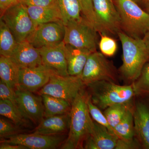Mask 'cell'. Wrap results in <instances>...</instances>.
<instances>
[{
	"instance_id": "obj_7",
	"label": "cell",
	"mask_w": 149,
	"mask_h": 149,
	"mask_svg": "<svg viewBox=\"0 0 149 149\" xmlns=\"http://www.w3.org/2000/svg\"><path fill=\"white\" fill-rule=\"evenodd\" d=\"M86 87L80 76H62L52 73L49 80L39 91L40 95H49L72 103Z\"/></svg>"
},
{
	"instance_id": "obj_14",
	"label": "cell",
	"mask_w": 149,
	"mask_h": 149,
	"mask_svg": "<svg viewBox=\"0 0 149 149\" xmlns=\"http://www.w3.org/2000/svg\"><path fill=\"white\" fill-rule=\"evenodd\" d=\"M52 73L43 65L21 68L19 78V87L32 93L36 92L48 83Z\"/></svg>"
},
{
	"instance_id": "obj_13",
	"label": "cell",
	"mask_w": 149,
	"mask_h": 149,
	"mask_svg": "<svg viewBox=\"0 0 149 149\" xmlns=\"http://www.w3.org/2000/svg\"><path fill=\"white\" fill-rule=\"evenodd\" d=\"M42 63L52 73L62 76H68L65 43L39 49Z\"/></svg>"
},
{
	"instance_id": "obj_16",
	"label": "cell",
	"mask_w": 149,
	"mask_h": 149,
	"mask_svg": "<svg viewBox=\"0 0 149 149\" xmlns=\"http://www.w3.org/2000/svg\"><path fill=\"white\" fill-rule=\"evenodd\" d=\"M135 137L142 149H149V106L145 102H138L133 109Z\"/></svg>"
},
{
	"instance_id": "obj_39",
	"label": "cell",
	"mask_w": 149,
	"mask_h": 149,
	"mask_svg": "<svg viewBox=\"0 0 149 149\" xmlns=\"http://www.w3.org/2000/svg\"><path fill=\"white\" fill-rule=\"evenodd\" d=\"M143 1L145 3L146 11L149 13V0H143Z\"/></svg>"
},
{
	"instance_id": "obj_22",
	"label": "cell",
	"mask_w": 149,
	"mask_h": 149,
	"mask_svg": "<svg viewBox=\"0 0 149 149\" xmlns=\"http://www.w3.org/2000/svg\"><path fill=\"white\" fill-rule=\"evenodd\" d=\"M44 106V117L65 114L69 112L71 103L70 102L49 95H40Z\"/></svg>"
},
{
	"instance_id": "obj_32",
	"label": "cell",
	"mask_w": 149,
	"mask_h": 149,
	"mask_svg": "<svg viewBox=\"0 0 149 149\" xmlns=\"http://www.w3.org/2000/svg\"><path fill=\"white\" fill-rule=\"evenodd\" d=\"M18 127L1 117L0 118V137L1 139H8L18 134Z\"/></svg>"
},
{
	"instance_id": "obj_31",
	"label": "cell",
	"mask_w": 149,
	"mask_h": 149,
	"mask_svg": "<svg viewBox=\"0 0 149 149\" xmlns=\"http://www.w3.org/2000/svg\"><path fill=\"white\" fill-rule=\"evenodd\" d=\"M78 1L81 6L82 15L97 30V23L93 7V0Z\"/></svg>"
},
{
	"instance_id": "obj_11",
	"label": "cell",
	"mask_w": 149,
	"mask_h": 149,
	"mask_svg": "<svg viewBox=\"0 0 149 149\" xmlns=\"http://www.w3.org/2000/svg\"><path fill=\"white\" fill-rule=\"evenodd\" d=\"M65 136L61 134L44 135L37 133L17 134L1 142L22 145L28 149H54L61 147Z\"/></svg>"
},
{
	"instance_id": "obj_19",
	"label": "cell",
	"mask_w": 149,
	"mask_h": 149,
	"mask_svg": "<svg viewBox=\"0 0 149 149\" xmlns=\"http://www.w3.org/2000/svg\"><path fill=\"white\" fill-rule=\"evenodd\" d=\"M65 52L68 74L80 76L89 56L92 52L86 49L75 47L65 44Z\"/></svg>"
},
{
	"instance_id": "obj_40",
	"label": "cell",
	"mask_w": 149,
	"mask_h": 149,
	"mask_svg": "<svg viewBox=\"0 0 149 149\" xmlns=\"http://www.w3.org/2000/svg\"><path fill=\"white\" fill-rule=\"evenodd\" d=\"M133 1H135L136 2V3H138V2H139L140 1H142V0H133Z\"/></svg>"
},
{
	"instance_id": "obj_9",
	"label": "cell",
	"mask_w": 149,
	"mask_h": 149,
	"mask_svg": "<svg viewBox=\"0 0 149 149\" xmlns=\"http://www.w3.org/2000/svg\"><path fill=\"white\" fill-rule=\"evenodd\" d=\"M113 0H93L97 30L100 34L118 36L121 31L119 13Z\"/></svg>"
},
{
	"instance_id": "obj_35",
	"label": "cell",
	"mask_w": 149,
	"mask_h": 149,
	"mask_svg": "<svg viewBox=\"0 0 149 149\" xmlns=\"http://www.w3.org/2000/svg\"><path fill=\"white\" fill-rule=\"evenodd\" d=\"M142 149L139 141L135 137L130 140L118 139L115 149Z\"/></svg>"
},
{
	"instance_id": "obj_26",
	"label": "cell",
	"mask_w": 149,
	"mask_h": 149,
	"mask_svg": "<svg viewBox=\"0 0 149 149\" xmlns=\"http://www.w3.org/2000/svg\"><path fill=\"white\" fill-rule=\"evenodd\" d=\"M18 43L9 28L2 19L0 20V54L9 57Z\"/></svg>"
},
{
	"instance_id": "obj_42",
	"label": "cell",
	"mask_w": 149,
	"mask_h": 149,
	"mask_svg": "<svg viewBox=\"0 0 149 149\" xmlns=\"http://www.w3.org/2000/svg\"><path fill=\"white\" fill-rule=\"evenodd\" d=\"M113 1H115V0H113Z\"/></svg>"
},
{
	"instance_id": "obj_25",
	"label": "cell",
	"mask_w": 149,
	"mask_h": 149,
	"mask_svg": "<svg viewBox=\"0 0 149 149\" xmlns=\"http://www.w3.org/2000/svg\"><path fill=\"white\" fill-rule=\"evenodd\" d=\"M0 114L12 121L17 127L25 126L27 119L18 107L8 100H0Z\"/></svg>"
},
{
	"instance_id": "obj_41",
	"label": "cell",
	"mask_w": 149,
	"mask_h": 149,
	"mask_svg": "<svg viewBox=\"0 0 149 149\" xmlns=\"http://www.w3.org/2000/svg\"><path fill=\"white\" fill-rule=\"evenodd\" d=\"M143 1V0H142V1Z\"/></svg>"
},
{
	"instance_id": "obj_37",
	"label": "cell",
	"mask_w": 149,
	"mask_h": 149,
	"mask_svg": "<svg viewBox=\"0 0 149 149\" xmlns=\"http://www.w3.org/2000/svg\"><path fill=\"white\" fill-rule=\"evenodd\" d=\"M0 149H28V148L27 147L22 145L1 142Z\"/></svg>"
},
{
	"instance_id": "obj_10",
	"label": "cell",
	"mask_w": 149,
	"mask_h": 149,
	"mask_svg": "<svg viewBox=\"0 0 149 149\" xmlns=\"http://www.w3.org/2000/svg\"><path fill=\"white\" fill-rule=\"evenodd\" d=\"M64 35L62 22H49L37 26L26 40L39 49L60 44L63 41Z\"/></svg>"
},
{
	"instance_id": "obj_28",
	"label": "cell",
	"mask_w": 149,
	"mask_h": 149,
	"mask_svg": "<svg viewBox=\"0 0 149 149\" xmlns=\"http://www.w3.org/2000/svg\"><path fill=\"white\" fill-rule=\"evenodd\" d=\"M132 84L136 96L149 94V62L145 64L139 78Z\"/></svg>"
},
{
	"instance_id": "obj_23",
	"label": "cell",
	"mask_w": 149,
	"mask_h": 149,
	"mask_svg": "<svg viewBox=\"0 0 149 149\" xmlns=\"http://www.w3.org/2000/svg\"><path fill=\"white\" fill-rule=\"evenodd\" d=\"M64 25L77 21L83 17L81 6L78 0H57Z\"/></svg>"
},
{
	"instance_id": "obj_33",
	"label": "cell",
	"mask_w": 149,
	"mask_h": 149,
	"mask_svg": "<svg viewBox=\"0 0 149 149\" xmlns=\"http://www.w3.org/2000/svg\"><path fill=\"white\" fill-rule=\"evenodd\" d=\"M0 100H8L17 107L15 91L9 87L1 80H0Z\"/></svg>"
},
{
	"instance_id": "obj_29",
	"label": "cell",
	"mask_w": 149,
	"mask_h": 149,
	"mask_svg": "<svg viewBox=\"0 0 149 149\" xmlns=\"http://www.w3.org/2000/svg\"><path fill=\"white\" fill-rule=\"evenodd\" d=\"M87 104L89 112L93 120L100 125H103L107 128L110 132L115 134L113 128L110 125L103 112L101 111V110L93 103L88 94Z\"/></svg>"
},
{
	"instance_id": "obj_21",
	"label": "cell",
	"mask_w": 149,
	"mask_h": 149,
	"mask_svg": "<svg viewBox=\"0 0 149 149\" xmlns=\"http://www.w3.org/2000/svg\"><path fill=\"white\" fill-rule=\"evenodd\" d=\"M20 68L10 58L4 56L0 57L1 80L15 91L19 86Z\"/></svg>"
},
{
	"instance_id": "obj_20",
	"label": "cell",
	"mask_w": 149,
	"mask_h": 149,
	"mask_svg": "<svg viewBox=\"0 0 149 149\" xmlns=\"http://www.w3.org/2000/svg\"><path fill=\"white\" fill-rule=\"evenodd\" d=\"M27 12L35 28L45 23L52 22H63L59 9L35 6H26Z\"/></svg>"
},
{
	"instance_id": "obj_8",
	"label": "cell",
	"mask_w": 149,
	"mask_h": 149,
	"mask_svg": "<svg viewBox=\"0 0 149 149\" xmlns=\"http://www.w3.org/2000/svg\"><path fill=\"white\" fill-rule=\"evenodd\" d=\"M17 42L26 41L35 27L27 8L20 2L8 9L1 16Z\"/></svg>"
},
{
	"instance_id": "obj_12",
	"label": "cell",
	"mask_w": 149,
	"mask_h": 149,
	"mask_svg": "<svg viewBox=\"0 0 149 149\" xmlns=\"http://www.w3.org/2000/svg\"><path fill=\"white\" fill-rule=\"evenodd\" d=\"M17 107L28 120L39 124L44 118V106L42 96L19 87L15 90Z\"/></svg>"
},
{
	"instance_id": "obj_2",
	"label": "cell",
	"mask_w": 149,
	"mask_h": 149,
	"mask_svg": "<svg viewBox=\"0 0 149 149\" xmlns=\"http://www.w3.org/2000/svg\"><path fill=\"white\" fill-rule=\"evenodd\" d=\"M122 45V64L118 72L123 79L132 84L139 77L149 60V52L143 39L134 38L121 31L118 33Z\"/></svg>"
},
{
	"instance_id": "obj_17",
	"label": "cell",
	"mask_w": 149,
	"mask_h": 149,
	"mask_svg": "<svg viewBox=\"0 0 149 149\" xmlns=\"http://www.w3.org/2000/svg\"><path fill=\"white\" fill-rule=\"evenodd\" d=\"M9 58L20 69L42 65L39 49L33 47L27 40L18 43Z\"/></svg>"
},
{
	"instance_id": "obj_30",
	"label": "cell",
	"mask_w": 149,
	"mask_h": 149,
	"mask_svg": "<svg viewBox=\"0 0 149 149\" xmlns=\"http://www.w3.org/2000/svg\"><path fill=\"white\" fill-rule=\"evenodd\" d=\"M98 47L101 52L105 56L111 57L117 51L118 46L116 41L109 35L100 34Z\"/></svg>"
},
{
	"instance_id": "obj_34",
	"label": "cell",
	"mask_w": 149,
	"mask_h": 149,
	"mask_svg": "<svg viewBox=\"0 0 149 149\" xmlns=\"http://www.w3.org/2000/svg\"><path fill=\"white\" fill-rule=\"evenodd\" d=\"M20 2L26 6H35L59 9L57 0H21Z\"/></svg>"
},
{
	"instance_id": "obj_15",
	"label": "cell",
	"mask_w": 149,
	"mask_h": 149,
	"mask_svg": "<svg viewBox=\"0 0 149 149\" xmlns=\"http://www.w3.org/2000/svg\"><path fill=\"white\" fill-rule=\"evenodd\" d=\"M118 139L116 134L94 121L91 133L84 141L83 149H115Z\"/></svg>"
},
{
	"instance_id": "obj_36",
	"label": "cell",
	"mask_w": 149,
	"mask_h": 149,
	"mask_svg": "<svg viewBox=\"0 0 149 149\" xmlns=\"http://www.w3.org/2000/svg\"><path fill=\"white\" fill-rule=\"evenodd\" d=\"M21 0H0V15L3 14L8 9L14 5L20 3Z\"/></svg>"
},
{
	"instance_id": "obj_3",
	"label": "cell",
	"mask_w": 149,
	"mask_h": 149,
	"mask_svg": "<svg viewBox=\"0 0 149 149\" xmlns=\"http://www.w3.org/2000/svg\"><path fill=\"white\" fill-rule=\"evenodd\" d=\"M86 87L91 101L101 110L115 104L130 101L136 96L133 84L120 85L100 80L90 83Z\"/></svg>"
},
{
	"instance_id": "obj_5",
	"label": "cell",
	"mask_w": 149,
	"mask_h": 149,
	"mask_svg": "<svg viewBox=\"0 0 149 149\" xmlns=\"http://www.w3.org/2000/svg\"><path fill=\"white\" fill-rule=\"evenodd\" d=\"M64 25L65 44L86 49L92 53L97 51L98 32L85 17L83 16L80 20L70 22Z\"/></svg>"
},
{
	"instance_id": "obj_27",
	"label": "cell",
	"mask_w": 149,
	"mask_h": 149,
	"mask_svg": "<svg viewBox=\"0 0 149 149\" xmlns=\"http://www.w3.org/2000/svg\"><path fill=\"white\" fill-rule=\"evenodd\" d=\"M133 109L134 107L130 109L113 128L115 134L119 139L130 140L135 137Z\"/></svg>"
},
{
	"instance_id": "obj_38",
	"label": "cell",
	"mask_w": 149,
	"mask_h": 149,
	"mask_svg": "<svg viewBox=\"0 0 149 149\" xmlns=\"http://www.w3.org/2000/svg\"><path fill=\"white\" fill-rule=\"evenodd\" d=\"M143 39L149 52V29L144 35Z\"/></svg>"
},
{
	"instance_id": "obj_24",
	"label": "cell",
	"mask_w": 149,
	"mask_h": 149,
	"mask_svg": "<svg viewBox=\"0 0 149 149\" xmlns=\"http://www.w3.org/2000/svg\"><path fill=\"white\" fill-rule=\"evenodd\" d=\"M134 106L132 100L126 102L113 105L104 110L103 112L110 125L113 129Z\"/></svg>"
},
{
	"instance_id": "obj_6",
	"label": "cell",
	"mask_w": 149,
	"mask_h": 149,
	"mask_svg": "<svg viewBox=\"0 0 149 149\" xmlns=\"http://www.w3.org/2000/svg\"><path fill=\"white\" fill-rule=\"evenodd\" d=\"M80 77L86 86L100 80L119 84L118 73L113 63L97 51L89 56Z\"/></svg>"
},
{
	"instance_id": "obj_1",
	"label": "cell",
	"mask_w": 149,
	"mask_h": 149,
	"mask_svg": "<svg viewBox=\"0 0 149 149\" xmlns=\"http://www.w3.org/2000/svg\"><path fill=\"white\" fill-rule=\"evenodd\" d=\"M88 92L83 89L71 103L68 136L61 149H83L84 141L91 133L94 122L88 109Z\"/></svg>"
},
{
	"instance_id": "obj_18",
	"label": "cell",
	"mask_w": 149,
	"mask_h": 149,
	"mask_svg": "<svg viewBox=\"0 0 149 149\" xmlns=\"http://www.w3.org/2000/svg\"><path fill=\"white\" fill-rule=\"evenodd\" d=\"M70 119V112L65 114L44 117L33 133L44 135L62 134L69 129Z\"/></svg>"
},
{
	"instance_id": "obj_4",
	"label": "cell",
	"mask_w": 149,
	"mask_h": 149,
	"mask_svg": "<svg viewBox=\"0 0 149 149\" xmlns=\"http://www.w3.org/2000/svg\"><path fill=\"white\" fill-rule=\"evenodd\" d=\"M121 31L134 38L143 39L149 29V13L133 0H115Z\"/></svg>"
}]
</instances>
